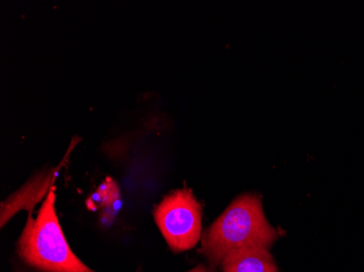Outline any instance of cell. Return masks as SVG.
Returning <instances> with one entry per match:
<instances>
[{"mask_svg": "<svg viewBox=\"0 0 364 272\" xmlns=\"http://www.w3.org/2000/svg\"><path fill=\"white\" fill-rule=\"evenodd\" d=\"M279 233L264 216L259 196L245 194L231 202L214 224L204 232L201 253L210 265L239 249L271 246Z\"/></svg>", "mask_w": 364, "mask_h": 272, "instance_id": "1", "label": "cell"}, {"mask_svg": "<svg viewBox=\"0 0 364 272\" xmlns=\"http://www.w3.org/2000/svg\"><path fill=\"white\" fill-rule=\"evenodd\" d=\"M55 204L56 193L53 186L38 217L28 216L18 242L20 257L43 272H95L71 251L57 218Z\"/></svg>", "mask_w": 364, "mask_h": 272, "instance_id": "2", "label": "cell"}, {"mask_svg": "<svg viewBox=\"0 0 364 272\" xmlns=\"http://www.w3.org/2000/svg\"><path fill=\"white\" fill-rule=\"evenodd\" d=\"M155 222L173 251L193 249L201 237L202 210L191 190H178L154 210Z\"/></svg>", "mask_w": 364, "mask_h": 272, "instance_id": "3", "label": "cell"}, {"mask_svg": "<svg viewBox=\"0 0 364 272\" xmlns=\"http://www.w3.org/2000/svg\"><path fill=\"white\" fill-rule=\"evenodd\" d=\"M56 173H50L49 175H41L34 178L26 184L21 190L10 196L6 202L1 204V226H5L6 222L10 220L12 216L21 210L32 212V208L44 197L45 194H48L54 184Z\"/></svg>", "mask_w": 364, "mask_h": 272, "instance_id": "4", "label": "cell"}, {"mask_svg": "<svg viewBox=\"0 0 364 272\" xmlns=\"http://www.w3.org/2000/svg\"><path fill=\"white\" fill-rule=\"evenodd\" d=\"M223 272H278L265 247H251L228 254L220 263Z\"/></svg>", "mask_w": 364, "mask_h": 272, "instance_id": "5", "label": "cell"}, {"mask_svg": "<svg viewBox=\"0 0 364 272\" xmlns=\"http://www.w3.org/2000/svg\"><path fill=\"white\" fill-rule=\"evenodd\" d=\"M189 272H212L210 271V270L206 269L204 266H198V267L194 268L193 270H191V271Z\"/></svg>", "mask_w": 364, "mask_h": 272, "instance_id": "6", "label": "cell"}]
</instances>
